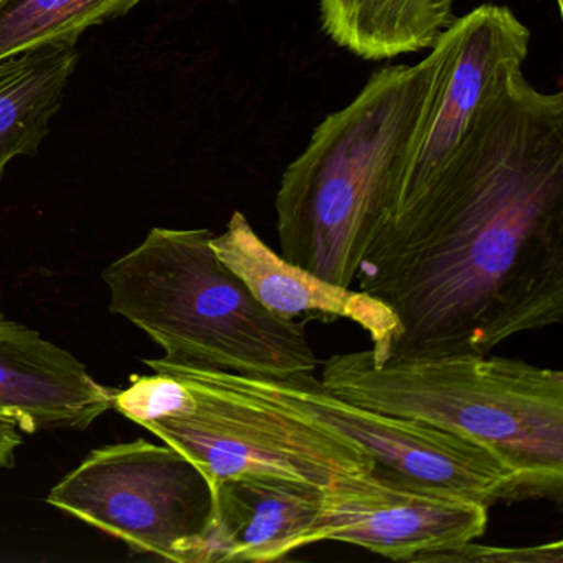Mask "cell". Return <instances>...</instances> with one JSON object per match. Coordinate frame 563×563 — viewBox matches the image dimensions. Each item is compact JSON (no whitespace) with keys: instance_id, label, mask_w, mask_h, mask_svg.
Segmentation results:
<instances>
[{"instance_id":"obj_1","label":"cell","mask_w":563,"mask_h":563,"mask_svg":"<svg viewBox=\"0 0 563 563\" xmlns=\"http://www.w3.org/2000/svg\"><path fill=\"white\" fill-rule=\"evenodd\" d=\"M355 282L397 316L388 358L489 354L562 324L563 93L522 71L497 87L450 163L375 232Z\"/></svg>"},{"instance_id":"obj_2","label":"cell","mask_w":563,"mask_h":563,"mask_svg":"<svg viewBox=\"0 0 563 563\" xmlns=\"http://www.w3.org/2000/svg\"><path fill=\"white\" fill-rule=\"evenodd\" d=\"M424 90V60L382 68L316 128L276 194L283 258L352 288L368 243L390 217Z\"/></svg>"},{"instance_id":"obj_3","label":"cell","mask_w":563,"mask_h":563,"mask_svg":"<svg viewBox=\"0 0 563 563\" xmlns=\"http://www.w3.org/2000/svg\"><path fill=\"white\" fill-rule=\"evenodd\" d=\"M207 229L151 230L103 272L110 311L163 347L164 361L245 377L314 374L305 322L263 308L217 256Z\"/></svg>"},{"instance_id":"obj_4","label":"cell","mask_w":563,"mask_h":563,"mask_svg":"<svg viewBox=\"0 0 563 563\" xmlns=\"http://www.w3.org/2000/svg\"><path fill=\"white\" fill-rule=\"evenodd\" d=\"M322 385L351 404L479 441L516 464L537 497L562 496L563 374L489 354H335Z\"/></svg>"},{"instance_id":"obj_5","label":"cell","mask_w":563,"mask_h":563,"mask_svg":"<svg viewBox=\"0 0 563 563\" xmlns=\"http://www.w3.org/2000/svg\"><path fill=\"white\" fill-rule=\"evenodd\" d=\"M144 364L154 374L133 375L114 410L192 461L210 486L255 474L339 493L374 479L377 464L354 441L230 387L217 371Z\"/></svg>"},{"instance_id":"obj_6","label":"cell","mask_w":563,"mask_h":563,"mask_svg":"<svg viewBox=\"0 0 563 563\" xmlns=\"http://www.w3.org/2000/svg\"><path fill=\"white\" fill-rule=\"evenodd\" d=\"M230 387L354 441L375 474L486 504L537 497L529 477L493 448L423 421L391 417L332 394L314 374L272 380L217 371Z\"/></svg>"},{"instance_id":"obj_7","label":"cell","mask_w":563,"mask_h":563,"mask_svg":"<svg viewBox=\"0 0 563 563\" xmlns=\"http://www.w3.org/2000/svg\"><path fill=\"white\" fill-rule=\"evenodd\" d=\"M45 503L133 553L176 563H202L213 517V489L202 471L169 444L143 438L91 451Z\"/></svg>"},{"instance_id":"obj_8","label":"cell","mask_w":563,"mask_h":563,"mask_svg":"<svg viewBox=\"0 0 563 563\" xmlns=\"http://www.w3.org/2000/svg\"><path fill=\"white\" fill-rule=\"evenodd\" d=\"M529 45V29L509 8L494 4L454 19L438 37L423 58L427 90L388 220L415 202L450 163L481 103L507 78L522 71Z\"/></svg>"},{"instance_id":"obj_9","label":"cell","mask_w":563,"mask_h":563,"mask_svg":"<svg viewBox=\"0 0 563 563\" xmlns=\"http://www.w3.org/2000/svg\"><path fill=\"white\" fill-rule=\"evenodd\" d=\"M487 509L467 497L420 489L374 473L372 483L361 489L325 493L302 549L332 540L387 559L424 563L431 555L483 537Z\"/></svg>"},{"instance_id":"obj_10","label":"cell","mask_w":563,"mask_h":563,"mask_svg":"<svg viewBox=\"0 0 563 563\" xmlns=\"http://www.w3.org/2000/svg\"><path fill=\"white\" fill-rule=\"evenodd\" d=\"M212 246L253 298L273 314L288 321L347 319L367 332L374 362L387 361L400 324L380 299L334 285L283 258L260 239L242 212L233 213L222 235L212 236Z\"/></svg>"},{"instance_id":"obj_11","label":"cell","mask_w":563,"mask_h":563,"mask_svg":"<svg viewBox=\"0 0 563 563\" xmlns=\"http://www.w3.org/2000/svg\"><path fill=\"white\" fill-rule=\"evenodd\" d=\"M114 394L71 352L0 312V421L31 434L84 431L113 408Z\"/></svg>"},{"instance_id":"obj_12","label":"cell","mask_w":563,"mask_h":563,"mask_svg":"<svg viewBox=\"0 0 563 563\" xmlns=\"http://www.w3.org/2000/svg\"><path fill=\"white\" fill-rule=\"evenodd\" d=\"M202 563H268L302 549L328 490L305 481L246 476L220 481Z\"/></svg>"},{"instance_id":"obj_13","label":"cell","mask_w":563,"mask_h":563,"mask_svg":"<svg viewBox=\"0 0 563 563\" xmlns=\"http://www.w3.org/2000/svg\"><path fill=\"white\" fill-rule=\"evenodd\" d=\"M77 65V48L65 44L0 60V183L11 161L41 150Z\"/></svg>"},{"instance_id":"obj_14","label":"cell","mask_w":563,"mask_h":563,"mask_svg":"<svg viewBox=\"0 0 563 563\" xmlns=\"http://www.w3.org/2000/svg\"><path fill=\"white\" fill-rule=\"evenodd\" d=\"M322 31L364 60L433 47L453 24V0H319Z\"/></svg>"},{"instance_id":"obj_15","label":"cell","mask_w":563,"mask_h":563,"mask_svg":"<svg viewBox=\"0 0 563 563\" xmlns=\"http://www.w3.org/2000/svg\"><path fill=\"white\" fill-rule=\"evenodd\" d=\"M144 0H0V60L44 45L75 47L104 22L123 18Z\"/></svg>"},{"instance_id":"obj_16","label":"cell","mask_w":563,"mask_h":563,"mask_svg":"<svg viewBox=\"0 0 563 563\" xmlns=\"http://www.w3.org/2000/svg\"><path fill=\"white\" fill-rule=\"evenodd\" d=\"M562 563L563 542L532 547H490L474 542L431 555L424 563Z\"/></svg>"},{"instance_id":"obj_17","label":"cell","mask_w":563,"mask_h":563,"mask_svg":"<svg viewBox=\"0 0 563 563\" xmlns=\"http://www.w3.org/2000/svg\"><path fill=\"white\" fill-rule=\"evenodd\" d=\"M22 441L24 438L18 427L0 421V470H11L15 466V451Z\"/></svg>"},{"instance_id":"obj_18","label":"cell","mask_w":563,"mask_h":563,"mask_svg":"<svg viewBox=\"0 0 563 563\" xmlns=\"http://www.w3.org/2000/svg\"><path fill=\"white\" fill-rule=\"evenodd\" d=\"M556 4H559L560 11H562V0H556Z\"/></svg>"}]
</instances>
